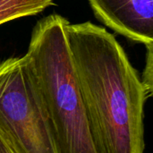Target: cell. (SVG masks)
<instances>
[{"mask_svg":"<svg viewBox=\"0 0 153 153\" xmlns=\"http://www.w3.org/2000/svg\"><path fill=\"white\" fill-rule=\"evenodd\" d=\"M0 153H15L11 145L0 134Z\"/></svg>","mask_w":153,"mask_h":153,"instance_id":"52a82bcc","label":"cell"},{"mask_svg":"<svg viewBox=\"0 0 153 153\" xmlns=\"http://www.w3.org/2000/svg\"><path fill=\"white\" fill-rule=\"evenodd\" d=\"M95 15L116 32L153 44V0H88Z\"/></svg>","mask_w":153,"mask_h":153,"instance_id":"277c9868","label":"cell"},{"mask_svg":"<svg viewBox=\"0 0 153 153\" xmlns=\"http://www.w3.org/2000/svg\"><path fill=\"white\" fill-rule=\"evenodd\" d=\"M53 4V0H0V24L35 15Z\"/></svg>","mask_w":153,"mask_h":153,"instance_id":"5b68a950","label":"cell"},{"mask_svg":"<svg viewBox=\"0 0 153 153\" xmlns=\"http://www.w3.org/2000/svg\"><path fill=\"white\" fill-rule=\"evenodd\" d=\"M147 48V57L146 65L141 78L142 83L144 87L147 98L152 97L153 91V44L146 46Z\"/></svg>","mask_w":153,"mask_h":153,"instance_id":"8992f818","label":"cell"},{"mask_svg":"<svg viewBox=\"0 0 153 153\" xmlns=\"http://www.w3.org/2000/svg\"><path fill=\"white\" fill-rule=\"evenodd\" d=\"M69 22L59 14L34 27L28 51L48 115L57 153H97L66 37Z\"/></svg>","mask_w":153,"mask_h":153,"instance_id":"7a4b0ae2","label":"cell"},{"mask_svg":"<svg viewBox=\"0 0 153 153\" xmlns=\"http://www.w3.org/2000/svg\"><path fill=\"white\" fill-rule=\"evenodd\" d=\"M0 134L15 153H57L27 55L0 62Z\"/></svg>","mask_w":153,"mask_h":153,"instance_id":"3957f363","label":"cell"},{"mask_svg":"<svg viewBox=\"0 0 153 153\" xmlns=\"http://www.w3.org/2000/svg\"><path fill=\"white\" fill-rule=\"evenodd\" d=\"M66 37L97 153H144L148 98L125 49L89 22L69 23Z\"/></svg>","mask_w":153,"mask_h":153,"instance_id":"6da1fadb","label":"cell"}]
</instances>
